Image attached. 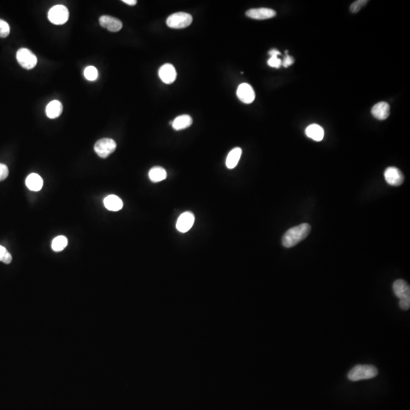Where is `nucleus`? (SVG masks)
Wrapping results in <instances>:
<instances>
[{"label": "nucleus", "mask_w": 410, "mask_h": 410, "mask_svg": "<svg viewBox=\"0 0 410 410\" xmlns=\"http://www.w3.org/2000/svg\"><path fill=\"white\" fill-rule=\"evenodd\" d=\"M311 232V226L302 224L290 228L282 238V244L286 248H292L306 239Z\"/></svg>", "instance_id": "f257e3e1"}, {"label": "nucleus", "mask_w": 410, "mask_h": 410, "mask_svg": "<svg viewBox=\"0 0 410 410\" xmlns=\"http://www.w3.org/2000/svg\"><path fill=\"white\" fill-rule=\"evenodd\" d=\"M377 368L373 365H358L349 371L348 378L351 381H359L373 378L377 376Z\"/></svg>", "instance_id": "f03ea898"}, {"label": "nucleus", "mask_w": 410, "mask_h": 410, "mask_svg": "<svg viewBox=\"0 0 410 410\" xmlns=\"http://www.w3.org/2000/svg\"><path fill=\"white\" fill-rule=\"evenodd\" d=\"M395 295L400 298V307L403 310H408L410 308V287L403 279H397L393 285Z\"/></svg>", "instance_id": "7ed1b4c3"}, {"label": "nucleus", "mask_w": 410, "mask_h": 410, "mask_svg": "<svg viewBox=\"0 0 410 410\" xmlns=\"http://www.w3.org/2000/svg\"><path fill=\"white\" fill-rule=\"evenodd\" d=\"M192 17L185 13H177L171 15L166 20V25L169 28L181 29L187 28L192 24Z\"/></svg>", "instance_id": "20e7f679"}, {"label": "nucleus", "mask_w": 410, "mask_h": 410, "mask_svg": "<svg viewBox=\"0 0 410 410\" xmlns=\"http://www.w3.org/2000/svg\"><path fill=\"white\" fill-rule=\"evenodd\" d=\"M69 17L68 9L65 5H56L49 9L48 18L54 25H60L66 23Z\"/></svg>", "instance_id": "39448f33"}, {"label": "nucleus", "mask_w": 410, "mask_h": 410, "mask_svg": "<svg viewBox=\"0 0 410 410\" xmlns=\"http://www.w3.org/2000/svg\"><path fill=\"white\" fill-rule=\"evenodd\" d=\"M16 58L19 65L25 69H32L37 65V56L30 49L26 48L18 49L16 53Z\"/></svg>", "instance_id": "423d86ee"}, {"label": "nucleus", "mask_w": 410, "mask_h": 410, "mask_svg": "<svg viewBox=\"0 0 410 410\" xmlns=\"http://www.w3.org/2000/svg\"><path fill=\"white\" fill-rule=\"evenodd\" d=\"M116 148V143L112 138H105L99 139L95 145V150L101 158H107L113 154Z\"/></svg>", "instance_id": "0eeeda50"}, {"label": "nucleus", "mask_w": 410, "mask_h": 410, "mask_svg": "<svg viewBox=\"0 0 410 410\" xmlns=\"http://www.w3.org/2000/svg\"><path fill=\"white\" fill-rule=\"evenodd\" d=\"M386 181L392 186H400L404 181V176L398 168L391 166L384 172Z\"/></svg>", "instance_id": "6e6552de"}, {"label": "nucleus", "mask_w": 410, "mask_h": 410, "mask_svg": "<svg viewBox=\"0 0 410 410\" xmlns=\"http://www.w3.org/2000/svg\"><path fill=\"white\" fill-rule=\"evenodd\" d=\"M236 94H237L238 98L243 103H247V104L252 103L255 99V93L253 88L247 83H243L240 84L238 87Z\"/></svg>", "instance_id": "1a4fd4ad"}, {"label": "nucleus", "mask_w": 410, "mask_h": 410, "mask_svg": "<svg viewBox=\"0 0 410 410\" xmlns=\"http://www.w3.org/2000/svg\"><path fill=\"white\" fill-rule=\"evenodd\" d=\"M246 15L247 17H251L253 19L265 20L275 17L277 13L274 9L260 8V9H249L246 12Z\"/></svg>", "instance_id": "9d476101"}, {"label": "nucleus", "mask_w": 410, "mask_h": 410, "mask_svg": "<svg viewBox=\"0 0 410 410\" xmlns=\"http://www.w3.org/2000/svg\"><path fill=\"white\" fill-rule=\"evenodd\" d=\"M177 71L172 64L166 63L160 68L159 77L165 84H172L177 79Z\"/></svg>", "instance_id": "9b49d317"}, {"label": "nucleus", "mask_w": 410, "mask_h": 410, "mask_svg": "<svg viewBox=\"0 0 410 410\" xmlns=\"http://www.w3.org/2000/svg\"><path fill=\"white\" fill-rule=\"evenodd\" d=\"M195 223V216L191 212H187L181 213L177 223V229L181 232H186L190 230Z\"/></svg>", "instance_id": "f8f14e48"}, {"label": "nucleus", "mask_w": 410, "mask_h": 410, "mask_svg": "<svg viewBox=\"0 0 410 410\" xmlns=\"http://www.w3.org/2000/svg\"><path fill=\"white\" fill-rule=\"evenodd\" d=\"M99 25L111 32H118L122 29V23L116 17L110 16H103L99 17Z\"/></svg>", "instance_id": "ddd939ff"}, {"label": "nucleus", "mask_w": 410, "mask_h": 410, "mask_svg": "<svg viewBox=\"0 0 410 410\" xmlns=\"http://www.w3.org/2000/svg\"><path fill=\"white\" fill-rule=\"evenodd\" d=\"M373 116L379 120L388 119L390 115V106L386 102H380L375 105L372 109Z\"/></svg>", "instance_id": "4468645a"}, {"label": "nucleus", "mask_w": 410, "mask_h": 410, "mask_svg": "<svg viewBox=\"0 0 410 410\" xmlns=\"http://www.w3.org/2000/svg\"><path fill=\"white\" fill-rule=\"evenodd\" d=\"M63 107L59 100H52L46 107V114L49 119H56L63 113Z\"/></svg>", "instance_id": "2eb2a0df"}, {"label": "nucleus", "mask_w": 410, "mask_h": 410, "mask_svg": "<svg viewBox=\"0 0 410 410\" xmlns=\"http://www.w3.org/2000/svg\"><path fill=\"white\" fill-rule=\"evenodd\" d=\"M103 203H104L105 208L110 212H118V211H120L123 207V202L121 198L114 195H110L105 197Z\"/></svg>", "instance_id": "dca6fc26"}, {"label": "nucleus", "mask_w": 410, "mask_h": 410, "mask_svg": "<svg viewBox=\"0 0 410 410\" xmlns=\"http://www.w3.org/2000/svg\"><path fill=\"white\" fill-rule=\"evenodd\" d=\"M306 134L309 138L316 141L321 142L324 138L325 131L323 128L318 124H312L308 126L306 130Z\"/></svg>", "instance_id": "f3484780"}, {"label": "nucleus", "mask_w": 410, "mask_h": 410, "mask_svg": "<svg viewBox=\"0 0 410 410\" xmlns=\"http://www.w3.org/2000/svg\"><path fill=\"white\" fill-rule=\"evenodd\" d=\"M44 181L40 175L32 173L26 179V185L28 189L33 192H38L42 189Z\"/></svg>", "instance_id": "a211bd4d"}, {"label": "nucleus", "mask_w": 410, "mask_h": 410, "mask_svg": "<svg viewBox=\"0 0 410 410\" xmlns=\"http://www.w3.org/2000/svg\"><path fill=\"white\" fill-rule=\"evenodd\" d=\"M192 117L189 115H181L177 117L173 122H170L173 126V130L176 131H180L189 128L192 124Z\"/></svg>", "instance_id": "6ab92c4d"}, {"label": "nucleus", "mask_w": 410, "mask_h": 410, "mask_svg": "<svg viewBox=\"0 0 410 410\" xmlns=\"http://www.w3.org/2000/svg\"><path fill=\"white\" fill-rule=\"evenodd\" d=\"M243 150L240 148H235L232 149L227 156L226 165L228 169H234L237 166L239 160L241 158Z\"/></svg>", "instance_id": "aec40b11"}, {"label": "nucleus", "mask_w": 410, "mask_h": 410, "mask_svg": "<svg viewBox=\"0 0 410 410\" xmlns=\"http://www.w3.org/2000/svg\"><path fill=\"white\" fill-rule=\"evenodd\" d=\"M148 176L150 181L153 182H160L166 178L167 173L164 168L161 166H154L150 169Z\"/></svg>", "instance_id": "412c9836"}, {"label": "nucleus", "mask_w": 410, "mask_h": 410, "mask_svg": "<svg viewBox=\"0 0 410 410\" xmlns=\"http://www.w3.org/2000/svg\"><path fill=\"white\" fill-rule=\"evenodd\" d=\"M68 245V239L66 236H59L55 238L52 242V249L54 251H61L65 249Z\"/></svg>", "instance_id": "4be33fe9"}, {"label": "nucleus", "mask_w": 410, "mask_h": 410, "mask_svg": "<svg viewBox=\"0 0 410 410\" xmlns=\"http://www.w3.org/2000/svg\"><path fill=\"white\" fill-rule=\"evenodd\" d=\"M84 77H85L87 80L90 81V82H94V81L98 79V70H97V68L95 66H87L84 69Z\"/></svg>", "instance_id": "5701e85b"}, {"label": "nucleus", "mask_w": 410, "mask_h": 410, "mask_svg": "<svg viewBox=\"0 0 410 410\" xmlns=\"http://www.w3.org/2000/svg\"><path fill=\"white\" fill-rule=\"evenodd\" d=\"M13 260L12 255L9 253L7 249L3 247V246H0V262H2L5 263H10Z\"/></svg>", "instance_id": "b1692460"}, {"label": "nucleus", "mask_w": 410, "mask_h": 410, "mask_svg": "<svg viewBox=\"0 0 410 410\" xmlns=\"http://www.w3.org/2000/svg\"><path fill=\"white\" fill-rule=\"evenodd\" d=\"M368 1L367 0H357L350 5V12L352 13H357L361 10V8L367 5Z\"/></svg>", "instance_id": "393cba45"}, {"label": "nucleus", "mask_w": 410, "mask_h": 410, "mask_svg": "<svg viewBox=\"0 0 410 410\" xmlns=\"http://www.w3.org/2000/svg\"><path fill=\"white\" fill-rule=\"evenodd\" d=\"M10 33V27L4 20L0 19V37H6Z\"/></svg>", "instance_id": "a878e982"}, {"label": "nucleus", "mask_w": 410, "mask_h": 410, "mask_svg": "<svg viewBox=\"0 0 410 410\" xmlns=\"http://www.w3.org/2000/svg\"><path fill=\"white\" fill-rule=\"evenodd\" d=\"M267 64L272 68H279L282 66V61L278 56H271L267 61Z\"/></svg>", "instance_id": "bb28decb"}, {"label": "nucleus", "mask_w": 410, "mask_h": 410, "mask_svg": "<svg viewBox=\"0 0 410 410\" xmlns=\"http://www.w3.org/2000/svg\"><path fill=\"white\" fill-rule=\"evenodd\" d=\"M9 176V169L3 164H0V181L5 180Z\"/></svg>", "instance_id": "cd10ccee"}, {"label": "nucleus", "mask_w": 410, "mask_h": 410, "mask_svg": "<svg viewBox=\"0 0 410 410\" xmlns=\"http://www.w3.org/2000/svg\"><path fill=\"white\" fill-rule=\"evenodd\" d=\"M286 54L284 60H283V63H282V65H283V67H285V68H288L289 66H290L294 64V62H295V60H294V57L289 56L288 51H286Z\"/></svg>", "instance_id": "c85d7f7f"}, {"label": "nucleus", "mask_w": 410, "mask_h": 410, "mask_svg": "<svg viewBox=\"0 0 410 410\" xmlns=\"http://www.w3.org/2000/svg\"><path fill=\"white\" fill-rule=\"evenodd\" d=\"M269 55L271 56H278L280 55V52L278 49H273L269 51Z\"/></svg>", "instance_id": "c756f323"}, {"label": "nucleus", "mask_w": 410, "mask_h": 410, "mask_svg": "<svg viewBox=\"0 0 410 410\" xmlns=\"http://www.w3.org/2000/svg\"><path fill=\"white\" fill-rule=\"evenodd\" d=\"M122 2H125V3L129 5H134L137 4L136 0H123Z\"/></svg>", "instance_id": "7c9ffc66"}]
</instances>
